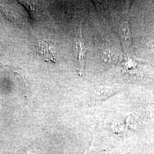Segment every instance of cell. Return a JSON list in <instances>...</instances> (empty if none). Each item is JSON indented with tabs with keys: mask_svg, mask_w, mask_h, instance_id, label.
<instances>
[{
	"mask_svg": "<svg viewBox=\"0 0 154 154\" xmlns=\"http://www.w3.org/2000/svg\"><path fill=\"white\" fill-rule=\"evenodd\" d=\"M38 54L48 62H56V51L53 42L49 40H44L39 42L35 46Z\"/></svg>",
	"mask_w": 154,
	"mask_h": 154,
	"instance_id": "cell-1",
	"label": "cell"
},
{
	"mask_svg": "<svg viewBox=\"0 0 154 154\" xmlns=\"http://www.w3.org/2000/svg\"><path fill=\"white\" fill-rule=\"evenodd\" d=\"M119 29L122 43L125 47L128 48L131 43V33L128 23L125 22L122 23Z\"/></svg>",
	"mask_w": 154,
	"mask_h": 154,
	"instance_id": "cell-2",
	"label": "cell"
}]
</instances>
